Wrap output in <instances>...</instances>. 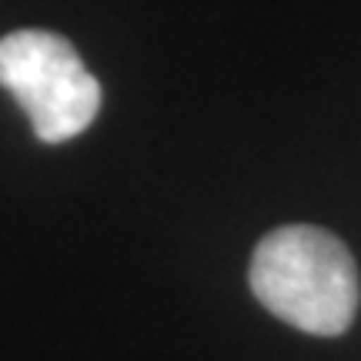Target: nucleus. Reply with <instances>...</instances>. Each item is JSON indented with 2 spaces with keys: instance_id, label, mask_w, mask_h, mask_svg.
I'll use <instances>...</instances> for the list:
<instances>
[{
  "instance_id": "f257e3e1",
  "label": "nucleus",
  "mask_w": 361,
  "mask_h": 361,
  "mask_svg": "<svg viewBox=\"0 0 361 361\" xmlns=\"http://www.w3.org/2000/svg\"><path fill=\"white\" fill-rule=\"evenodd\" d=\"M247 278L255 298L274 318L322 338L348 331L361 301L351 251L331 231L311 224L264 234Z\"/></svg>"
},
{
  "instance_id": "f03ea898",
  "label": "nucleus",
  "mask_w": 361,
  "mask_h": 361,
  "mask_svg": "<svg viewBox=\"0 0 361 361\" xmlns=\"http://www.w3.org/2000/svg\"><path fill=\"white\" fill-rule=\"evenodd\" d=\"M0 87L17 97L44 144L84 134L101 111L97 78L74 44L51 30H13L0 37Z\"/></svg>"
}]
</instances>
